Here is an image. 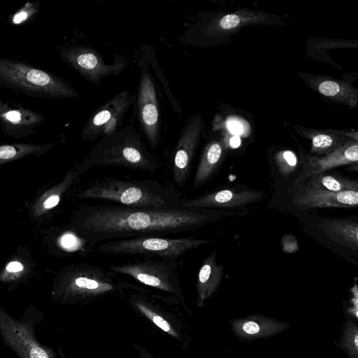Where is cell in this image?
I'll use <instances>...</instances> for the list:
<instances>
[{"instance_id":"cell-3","label":"cell","mask_w":358,"mask_h":358,"mask_svg":"<svg viewBox=\"0 0 358 358\" xmlns=\"http://www.w3.org/2000/svg\"><path fill=\"white\" fill-rule=\"evenodd\" d=\"M95 166L154 172L159 163L147 150L140 134L131 124L102 137L74 168L82 175Z\"/></svg>"},{"instance_id":"cell-21","label":"cell","mask_w":358,"mask_h":358,"mask_svg":"<svg viewBox=\"0 0 358 358\" xmlns=\"http://www.w3.org/2000/svg\"><path fill=\"white\" fill-rule=\"evenodd\" d=\"M320 226L331 241L358 252V222L330 218L323 220Z\"/></svg>"},{"instance_id":"cell-33","label":"cell","mask_w":358,"mask_h":358,"mask_svg":"<svg viewBox=\"0 0 358 358\" xmlns=\"http://www.w3.org/2000/svg\"><path fill=\"white\" fill-rule=\"evenodd\" d=\"M241 141L238 136H234L230 140V143L232 147H238L240 145Z\"/></svg>"},{"instance_id":"cell-36","label":"cell","mask_w":358,"mask_h":358,"mask_svg":"<svg viewBox=\"0 0 358 358\" xmlns=\"http://www.w3.org/2000/svg\"><path fill=\"white\" fill-rule=\"evenodd\" d=\"M357 317H358V311H357Z\"/></svg>"},{"instance_id":"cell-25","label":"cell","mask_w":358,"mask_h":358,"mask_svg":"<svg viewBox=\"0 0 358 358\" xmlns=\"http://www.w3.org/2000/svg\"><path fill=\"white\" fill-rule=\"evenodd\" d=\"M304 188L313 190L340 192L358 190V181L343 177L320 173L311 176Z\"/></svg>"},{"instance_id":"cell-5","label":"cell","mask_w":358,"mask_h":358,"mask_svg":"<svg viewBox=\"0 0 358 358\" xmlns=\"http://www.w3.org/2000/svg\"><path fill=\"white\" fill-rule=\"evenodd\" d=\"M213 242L210 240L182 237L171 238L164 236H145L107 241L96 249L104 254L114 255H142L176 260L184 253Z\"/></svg>"},{"instance_id":"cell-9","label":"cell","mask_w":358,"mask_h":358,"mask_svg":"<svg viewBox=\"0 0 358 358\" xmlns=\"http://www.w3.org/2000/svg\"><path fill=\"white\" fill-rule=\"evenodd\" d=\"M141 67L137 92L134 101V115L141 129L153 149L159 143V110L156 87L146 64Z\"/></svg>"},{"instance_id":"cell-11","label":"cell","mask_w":358,"mask_h":358,"mask_svg":"<svg viewBox=\"0 0 358 358\" xmlns=\"http://www.w3.org/2000/svg\"><path fill=\"white\" fill-rule=\"evenodd\" d=\"M263 191L244 185L223 187L203 194L196 198L182 199L185 208H210L235 210L264 199Z\"/></svg>"},{"instance_id":"cell-16","label":"cell","mask_w":358,"mask_h":358,"mask_svg":"<svg viewBox=\"0 0 358 358\" xmlns=\"http://www.w3.org/2000/svg\"><path fill=\"white\" fill-rule=\"evenodd\" d=\"M294 204L299 208L358 206V190L329 192L306 188L296 192Z\"/></svg>"},{"instance_id":"cell-28","label":"cell","mask_w":358,"mask_h":358,"mask_svg":"<svg viewBox=\"0 0 358 358\" xmlns=\"http://www.w3.org/2000/svg\"><path fill=\"white\" fill-rule=\"evenodd\" d=\"M318 90L323 95L331 96L338 94L341 88L337 83L331 80H326L320 84Z\"/></svg>"},{"instance_id":"cell-17","label":"cell","mask_w":358,"mask_h":358,"mask_svg":"<svg viewBox=\"0 0 358 358\" xmlns=\"http://www.w3.org/2000/svg\"><path fill=\"white\" fill-rule=\"evenodd\" d=\"M43 241L52 254L62 257L85 255L92 248L87 241L66 226L47 231Z\"/></svg>"},{"instance_id":"cell-35","label":"cell","mask_w":358,"mask_h":358,"mask_svg":"<svg viewBox=\"0 0 358 358\" xmlns=\"http://www.w3.org/2000/svg\"><path fill=\"white\" fill-rule=\"evenodd\" d=\"M354 343H355V345L356 346L357 349L358 350V334H356L355 336Z\"/></svg>"},{"instance_id":"cell-18","label":"cell","mask_w":358,"mask_h":358,"mask_svg":"<svg viewBox=\"0 0 358 358\" xmlns=\"http://www.w3.org/2000/svg\"><path fill=\"white\" fill-rule=\"evenodd\" d=\"M224 274V266L217 262L216 250L202 262L196 279V305L202 308L206 301L217 292Z\"/></svg>"},{"instance_id":"cell-26","label":"cell","mask_w":358,"mask_h":358,"mask_svg":"<svg viewBox=\"0 0 358 358\" xmlns=\"http://www.w3.org/2000/svg\"><path fill=\"white\" fill-rule=\"evenodd\" d=\"M264 20L260 13L250 12H238L228 14L213 23L210 30L225 32L249 23L259 22Z\"/></svg>"},{"instance_id":"cell-10","label":"cell","mask_w":358,"mask_h":358,"mask_svg":"<svg viewBox=\"0 0 358 358\" xmlns=\"http://www.w3.org/2000/svg\"><path fill=\"white\" fill-rule=\"evenodd\" d=\"M0 333L4 343L19 358H55L50 348L36 339L33 324L20 322L0 307Z\"/></svg>"},{"instance_id":"cell-13","label":"cell","mask_w":358,"mask_h":358,"mask_svg":"<svg viewBox=\"0 0 358 358\" xmlns=\"http://www.w3.org/2000/svg\"><path fill=\"white\" fill-rule=\"evenodd\" d=\"M202 129L199 115L192 117L182 132L174 152L172 175L174 182L182 188L189 178L191 166Z\"/></svg>"},{"instance_id":"cell-29","label":"cell","mask_w":358,"mask_h":358,"mask_svg":"<svg viewBox=\"0 0 358 358\" xmlns=\"http://www.w3.org/2000/svg\"><path fill=\"white\" fill-rule=\"evenodd\" d=\"M313 145L315 148H327L331 145L333 143L332 138L326 134H318L313 138Z\"/></svg>"},{"instance_id":"cell-22","label":"cell","mask_w":358,"mask_h":358,"mask_svg":"<svg viewBox=\"0 0 358 358\" xmlns=\"http://www.w3.org/2000/svg\"><path fill=\"white\" fill-rule=\"evenodd\" d=\"M223 153V145L220 142L214 141L207 145L196 169L194 189L201 187L215 174L221 164Z\"/></svg>"},{"instance_id":"cell-15","label":"cell","mask_w":358,"mask_h":358,"mask_svg":"<svg viewBox=\"0 0 358 358\" xmlns=\"http://www.w3.org/2000/svg\"><path fill=\"white\" fill-rule=\"evenodd\" d=\"M232 333L243 341L273 336L284 331L287 324L259 314L229 320Z\"/></svg>"},{"instance_id":"cell-14","label":"cell","mask_w":358,"mask_h":358,"mask_svg":"<svg viewBox=\"0 0 358 358\" xmlns=\"http://www.w3.org/2000/svg\"><path fill=\"white\" fill-rule=\"evenodd\" d=\"M42 113L14 103L0 101V127L4 135L21 139L36 134L44 122Z\"/></svg>"},{"instance_id":"cell-2","label":"cell","mask_w":358,"mask_h":358,"mask_svg":"<svg viewBox=\"0 0 358 358\" xmlns=\"http://www.w3.org/2000/svg\"><path fill=\"white\" fill-rule=\"evenodd\" d=\"M71 193L78 199L107 201L136 208L183 206L182 199L176 191L152 180H124L105 177Z\"/></svg>"},{"instance_id":"cell-8","label":"cell","mask_w":358,"mask_h":358,"mask_svg":"<svg viewBox=\"0 0 358 358\" xmlns=\"http://www.w3.org/2000/svg\"><path fill=\"white\" fill-rule=\"evenodd\" d=\"M134 99L135 95L127 90L108 99L88 118L81 131V138L92 142L118 131Z\"/></svg>"},{"instance_id":"cell-30","label":"cell","mask_w":358,"mask_h":358,"mask_svg":"<svg viewBox=\"0 0 358 358\" xmlns=\"http://www.w3.org/2000/svg\"><path fill=\"white\" fill-rule=\"evenodd\" d=\"M229 129L234 134L243 132V124L236 119H230L228 122Z\"/></svg>"},{"instance_id":"cell-7","label":"cell","mask_w":358,"mask_h":358,"mask_svg":"<svg viewBox=\"0 0 358 358\" xmlns=\"http://www.w3.org/2000/svg\"><path fill=\"white\" fill-rule=\"evenodd\" d=\"M58 52L63 62L96 85L106 78L117 76L127 66V61L122 55H116L113 64H107L97 50L87 45L63 46Z\"/></svg>"},{"instance_id":"cell-24","label":"cell","mask_w":358,"mask_h":358,"mask_svg":"<svg viewBox=\"0 0 358 358\" xmlns=\"http://www.w3.org/2000/svg\"><path fill=\"white\" fill-rule=\"evenodd\" d=\"M357 161L358 144L343 146L326 157L315 159L310 173L306 177H310L329 169Z\"/></svg>"},{"instance_id":"cell-6","label":"cell","mask_w":358,"mask_h":358,"mask_svg":"<svg viewBox=\"0 0 358 358\" xmlns=\"http://www.w3.org/2000/svg\"><path fill=\"white\" fill-rule=\"evenodd\" d=\"M178 268L176 260L157 259L148 257L125 264H113L109 266V271L115 273L131 277L141 284L172 294L183 301Z\"/></svg>"},{"instance_id":"cell-23","label":"cell","mask_w":358,"mask_h":358,"mask_svg":"<svg viewBox=\"0 0 358 358\" xmlns=\"http://www.w3.org/2000/svg\"><path fill=\"white\" fill-rule=\"evenodd\" d=\"M57 143L55 142L45 144L11 143L0 145V164L20 159L27 156L40 157L52 150Z\"/></svg>"},{"instance_id":"cell-27","label":"cell","mask_w":358,"mask_h":358,"mask_svg":"<svg viewBox=\"0 0 358 358\" xmlns=\"http://www.w3.org/2000/svg\"><path fill=\"white\" fill-rule=\"evenodd\" d=\"M39 1H27L23 7L18 10L13 16L11 22L14 24H20L29 21L39 10Z\"/></svg>"},{"instance_id":"cell-34","label":"cell","mask_w":358,"mask_h":358,"mask_svg":"<svg viewBox=\"0 0 358 358\" xmlns=\"http://www.w3.org/2000/svg\"><path fill=\"white\" fill-rule=\"evenodd\" d=\"M345 135L358 141V132L347 133Z\"/></svg>"},{"instance_id":"cell-20","label":"cell","mask_w":358,"mask_h":358,"mask_svg":"<svg viewBox=\"0 0 358 358\" xmlns=\"http://www.w3.org/2000/svg\"><path fill=\"white\" fill-rule=\"evenodd\" d=\"M145 294L141 292L131 294L129 297L131 306L163 331L173 338L180 340V335L171 319Z\"/></svg>"},{"instance_id":"cell-19","label":"cell","mask_w":358,"mask_h":358,"mask_svg":"<svg viewBox=\"0 0 358 358\" xmlns=\"http://www.w3.org/2000/svg\"><path fill=\"white\" fill-rule=\"evenodd\" d=\"M36 266V262L29 250L24 247H19L2 267L0 282L11 289L31 277Z\"/></svg>"},{"instance_id":"cell-12","label":"cell","mask_w":358,"mask_h":358,"mask_svg":"<svg viewBox=\"0 0 358 358\" xmlns=\"http://www.w3.org/2000/svg\"><path fill=\"white\" fill-rule=\"evenodd\" d=\"M80 176L76 168L70 169L59 182L37 193L26 204L30 220L42 224L50 220L64 196L79 182Z\"/></svg>"},{"instance_id":"cell-32","label":"cell","mask_w":358,"mask_h":358,"mask_svg":"<svg viewBox=\"0 0 358 358\" xmlns=\"http://www.w3.org/2000/svg\"><path fill=\"white\" fill-rule=\"evenodd\" d=\"M135 347L142 358H155L145 349L143 348L142 347L136 345H135Z\"/></svg>"},{"instance_id":"cell-31","label":"cell","mask_w":358,"mask_h":358,"mask_svg":"<svg viewBox=\"0 0 358 358\" xmlns=\"http://www.w3.org/2000/svg\"><path fill=\"white\" fill-rule=\"evenodd\" d=\"M283 157L289 166H294L296 164V157L293 152L285 151L283 154Z\"/></svg>"},{"instance_id":"cell-1","label":"cell","mask_w":358,"mask_h":358,"mask_svg":"<svg viewBox=\"0 0 358 358\" xmlns=\"http://www.w3.org/2000/svg\"><path fill=\"white\" fill-rule=\"evenodd\" d=\"M115 274L85 263L66 266L54 278L51 298L62 305H76L128 289L148 292L141 286L117 279Z\"/></svg>"},{"instance_id":"cell-4","label":"cell","mask_w":358,"mask_h":358,"mask_svg":"<svg viewBox=\"0 0 358 358\" xmlns=\"http://www.w3.org/2000/svg\"><path fill=\"white\" fill-rule=\"evenodd\" d=\"M0 86L36 99L79 96L74 85L63 78L24 61L3 57L0 59Z\"/></svg>"}]
</instances>
